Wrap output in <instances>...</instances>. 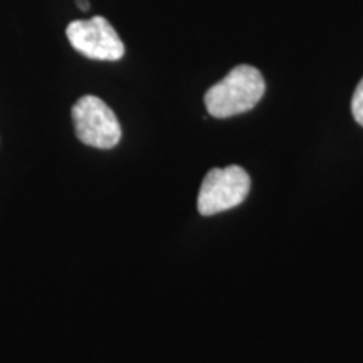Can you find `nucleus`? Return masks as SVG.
<instances>
[{
	"label": "nucleus",
	"mask_w": 363,
	"mask_h": 363,
	"mask_svg": "<svg viewBox=\"0 0 363 363\" xmlns=\"http://www.w3.org/2000/svg\"><path fill=\"white\" fill-rule=\"evenodd\" d=\"M264 78L256 67L240 65L206 93V108L214 118H230L252 110L264 94Z\"/></svg>",
	"instance_id": "f257e3e1"
},
{
	"label": "nucleus",
	"mask_w": 363,
	"mask_h": 363,
	"mask_svg": "<svg viewBox=\"0 0 363 363\" xmlns=\"http://www.w3.org/2000/svg\"><path fill=\"white\" fill-rule=\"evenodd\" d=\"M71 115L81 143L101 150H110L120 143V121L103 99L93 94L79 98L72 106Z\"/></svg>",
	"instance_id": "f03ea898"
},
{
	"label": "nucleus",
	"mask_w": 363,
	"mask_h": 363,
	"mask_svg": "<svg viewBox=\"0 0 363 363\" xmlns=\"http://www.w3.org/2000/svg\"><path fill=\"white\" fill-rule=\"evenodd\" d=\"M251 179L247 172L238 165L225 169H212L199 190L197 208L202 216H214L238 207L246 201Z\"/></svg>",
	"instance_id": "7ed1b4c3"
},
{
	"label": "nucleus",
	"mask_w": 363,
	"mask_h": 363,
	"mask_svg": "<svg viewBox=\"0 0 363 363\" xmlns=\"http://www.w3.org/2000/svg\"><path fill=\"white\" fill-rule=\"evenodd\" d=\"M66 35L79 54L96 61H118L123 57L125 45L113 26L104 17L89 21H72L66 27Z\"/></svg>",
	"instance_id": "20e7f679"
},
{
	"label": "nucleus",
	"mask_w": 363,
	"mask_h": 363,
	"mask_svg": "<svg viewBox=\"0 0 363 363\" xmlns=\"http://www.w3.org/2000/svg\"><path fill=\"white\" fill-rule=\"evenodd\" d=\"M352 113H353V118H355L357 123L363 126V78L360 83H358L355 93H353Z\"/></svg>",
	"instance_id": "39448f33"
},
{
	"label": "nucleus",
	"mask_w": 363,
	"mask_h": 363,
	"mask_svg": "<svg viewBox=\"0 0 363 363\" xmlns=\"http://www.w3.org/2000/svg\"><path fill=\"white\" fill-rule=\"evenodd\" d=\"M76 6H78L81 11H88L89 2H88V0H76Z\"/></svg>",
	"instance_id": "423d86ee"
}]
</instances>
